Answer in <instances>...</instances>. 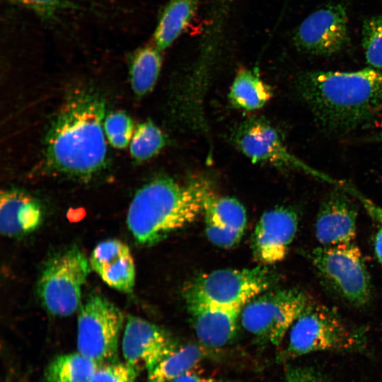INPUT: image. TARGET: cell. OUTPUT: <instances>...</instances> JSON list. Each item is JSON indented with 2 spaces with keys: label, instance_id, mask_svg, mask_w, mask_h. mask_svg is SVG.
I'll return each instance as SVG.
<instances>
[{
  "label": "cell",
  "instance_id": "obj_14",
  "mask_svg": "<svg viewBox=\"0 0 382 382\" xmlns=\"http://www.w3.org/2000/svg\"><path fill=\"white\" fill-rule=\"evenodd\" d=\"M298 225V214L291 208L279 207L263 213L252 237L255 258L264 265L282 261L295 237Z\"/></svg>",
  "mask_w": 382,
  "mask_h": 382
},
{
  "label": "cell",
  "instance_id": "obj_27",
  "mask_svg": "<svg viewBox=\"0 0 382 382\" xmlns=\"http://www.w3.org/2000/svg\"><path fill=\"white\" fill-rule=\"evenodd\" d=\"M139 371L117 361L100 365L88 382H134Z\"/></svg>",
  "mask_w": 382,
  "mask_h": 382
},
{
  "label": "cell",
  "instance_id": "obj_31",
  "mask_svg": "<svg viewBox=\"0 0 382 382\" xmlns=\"http://www.w3.org/2000/svg\"><path fill=\"white\" fill-rule=\"evenodd\" d=\"M171 382H227L221 379L195 374L188 372L187 374L173 380Z\"/></svg>",
  "mask_w": 382,
  "mask_h": 382
},
{
  "label": "cell",
  "instance_id": "obj_11",
  "mask_svg": "<svg viewBox=\"0 0 382 382\" xmlns=\"http://www.w3.org/2000/svg\"><path fill=\"white\" fill-rule=\"evenodd\" d=\"M346 7L332 4L308 15L296 30V48L314 56H330L341 51L349 42Z\"/></svg>",
  "mask_w": 382,
  "mask_h": 382
},
{
  "label": "cell",
  "instance_id": "obj_8",
  "mask_svg": "<svg viewBox=\"0 0 382 382\" xmlns=\"http://www.w3.org/2000/svg\"><path fill=\"white\" fill-rule=\"evenodd\" d=\"M274 277L265 267L225 269L204 274L190 283L185 300L224 306L243 308L249 301L269 289Z\"/></svg>",
  "mask_w": 382,
  "mask_h": 382
},
{
  "label": "cell",
  "instance_id": "obj_13",
  "mask_svg": "<svg viewBox=\"0 0 382 382\" xmlns=\"http://www.w3.org/2000/svg\"><path fill=\"white\" fill-rule=\"evenodd\" d=\"M342 184L334 185L317 213L315 236L320 245L351 243L356 237L358 206Z\"/></svg>",
  "mask_w": 382,
  "mask_h": 382
},
{
  "label": "cell",
  "instance_id": "obj_6",
  "mask_svg": "<svg viewBox=\"0 0 382 382\" xmlns=\"http://www.w3.org/2000/svg\"><path fill=\"white\" fill-rule=\"evenodd\" d=\"M91 268L85 254L75 245L51 256L42 267L37 286L47 311L57 316L74 313Z\"/></svg>",
  "mask_w": 382,
  "mask_h": 382
},
{
  "label": "cell",
  "instance_id": "obj_21",
  "mask_svg": "<svg viewBox=\"0 0 382 382\" xmlns=\"http://www.w3.org/2000/svg\"><path fill=\"white\" fill-rule=\"evenodd\" d=\"M162 50L154 43L139 48L131 57L130 82L137 96H144L155 86L162 66Z\"/></svg>",
  "mask_w": 382,
  "mask_h": 382
},
{
  "label": "cell",
  "instance_id": "obj_25",
  "mask_svg": "<svg viewBox=\"0 0 382 382\" xmlns=\"http://www.w3.org/2000/svg\"><path fill=\"white\" fill-rule=\"evenodd\" d=\"M361 36L362 47L369 66L382 69V16L364 20Z\"/></svg>",
  "mask_w": 382,
  "mask_h": 382
},
{
  "label": "cell",
  "instance_id": "obj_26",
  "mask_svg": "<svg viewBox=\"0 0 382 382\" xmlns=\"http://www.w3.org/2000/svg\"><path fill=\"white\" fill-rule=\"evenodd\" d=\"M103 127L108 141L117 149H124L128 145L134 131L132 118L121 111L107 115Z\"/></svg>",
  "mask_w": 382,
  "mask_h": 382
},
{
  "label": "cell",
  "instance_id": "obj_12",
  "mask_svg": "<svg viewBox=\"0 0 382 382\" xmlns=\"http://www.w3.org/2000/svg\"><path fill=\"white\" fill-rule=\"evenodd\" d=\"M181 345L167 330L142 318L129 316L122 337L125 362L138 371L152 369Z\"/></svg>",
  "mask_w": 382,
  "mask_h": 382
},
{
  "label": "cell",
  "instance_id": "obj_7",
  "mask_svg": "<svg viewBox=\"0 0 382 382\" xmlns=\"http://www.w3.org/2000/svg\"><path fill=\"white\" fill-rule=\"evenodd\" d=\"M310 302L297 289L265 291L243 307L240 320L248 332L278 346Z\"/></svg>",
  "mask_w": 382,
  "mask_h": 382
},
{
  "label": "cell",
  "instance_id": "obj_19",
  "mask_svg": "<svg viewBox=\"0 0 382 382\" xmlns=\"http://www.w3.org/2000/svg\"><path fill=\"white\" fill-rule=\"evenodd\" d=\"M272 97V90L260 77L257 67L240 69L228 93L231 104L245 111L258 110Z\"/></svg>",
  "mask_w": 382,
  "mask_h": 382
},
{
  "label": "cell",
  "instance_id": "obj_16",
  "mask_svg": "<svg viewBox=\"0 0 382 382\" xmlns=\"http://www.w3.org/2000/svg\"><path fill=\"white\" fill-rule=\"evenodd\" d=\"M185 301L196 335L203 346L220 348L232 341L243 308Z\"/></svg>",
  "mask_w": 382,
  "mask_h": 382
},
{
  "label": "cell",
  "instance_id": "obj_30",
  "mask_svg": "<svg viewBox=\"0 0 382 382\" xmlns=\"http://www.w3.org/2000/svg\"><path fill=\"white\" fill-rule=\"evenodd\" d=\"M40 15L49 16L55 12L64 0H11Z\"/></svg>",
  "mask_w": 382,
  "mask_h": 382
},
{
  "label": "cell",
  "instance_id": "obj_5",
  "mask_svg": "<svg viewBox=\"0 0 382 382\" xmlns=\"http://www.w3.org/2000/svg\"><path fill=\"white\" fill-rule=\"evenodd\" d=\"M308 255L323 281L341 299L357 308L370 303L371 277L362 253L354 242L319 245Z\"/></svg>",
  "mask_w": 382,
  "mask_h": 382
},
{
  "label": "cell",
  "instance_id": "obj_3",
  "mask_svg": "<svg viewBox=\"0 0 382 382\" xmlns=\"http://www.w3.org/2000/svg\"><path fill=\"white\" fill-rule=\"evenodd\" d=\"M211 192L204 180L182 183L166 176L156 178L135 193L127 212L128 228L137 242L153 245L195 221Z\"/></svg>",
  "mask_w": 382,
  "mask_h": 382
},
{
  "label": "cell",
  "instance_id": "obj_1",
  "mask_svg": "<svg viewBox=\"0 0 382 382\" xmlns=\"http://www.w3.org/2000/svg\"><path fill=\"white\" fill-rule=\"evenodd\" d=\"M300 98L318 126L333 134L367 127L382 112V70L308 71L296 81Z\"/></svg>",
  "mask_w": 382,
  "mask_h": 382
},
{
  "label": "cell",
  "instance_id": "obj_17",
  "mask_svg": "<svg viewBox=\"0 0 382 382\" xmlns=\"http://www.w3.org/2000/svg\"><path fill=\"white\" fill-rule=\"evenodd\" d=\"M90 264L109 286L129 293L135 282V267L127 245L117 239L99 243L93 249Z\"/></svg>",
  "mask_w": 382,
  "mask_h": 382
},
{
  "label": "cell",
  "instance_id": "obj_4",
  "mask_svg": "<svg viewBox=\"0 0 382 382\" xmlns=\"http://www.w3.org/2000/svg\"><path fill=\"white\" fill-rule=\"evenodd\" d=\"M289 330L282 359L317 352L363 354L368 350L366 328L347 322L333 308L312 301Z\"/></svg>",
  "mask_w": 382,
  "mask_h": 382
},
{
  "label": "cell",
  "instance_id": "obj_23",
  "mask_svg": "<svg viewBox=\"0 0 382 382\" xmlns=\"http://www.w3.org/2000/svg\"><path fill=\"white\" fill-rule=\"evenodd\" d=\"M100 365L81 353L57 357L46 371L47 382H88Z\"/></svg>",
  "mask_w": 382,
  "mask_h": 382
},
{
  "label": "cell",
  "instance_id": "obj_20",
  "mask_svg": "<svg viewBox=\"0 0 382 382\" xmlns=\"http://www.w3.org/2000/svg\"><path fill=\"white\" fill-rule=\"evenodd\" d=\"M198 0H170L154 33V43L162 51L186 29L197 9Z\"/></svg>",
  "mask_w": 382,
  "mask_h": 382
},
{
  "label": "cell",
  "instance_id": "obj_22",
  "mask_svg": "<svg viewBox=\"0 0 382 382\" xmlns=\"http://www.w3.org/2000/svg\"><path fill=\"white\" fill-rule=\"evenodd\" d=\"M205 357L203 347L181 345L148 371L147 382H171L190 372Z\"/></svg>",
  "mask_w": 382,
  "mask_h": 382
},
{
  "label": "cell",
  "instance_id": "obj_15",
  "mask_svg": "<svg viewBox=\"0 0 382 382\" xmlns=\"http://www.w3.org/2000/svg\"><path fill=\"white\" fill-rule=\"evenodd\" d=\"M202 212L206 234L211 243L228 248L239 242L246 226L247 214L238 199L219 197L212 191L204 200Z\"/></svg>",
  "mask_w": 382,
  "mask_h": 382
},
{
  "label": "cell",
  "instance_id": "obj_2",
  "mask_svg": "<svg viewBox=\"0 0 382 382\" xmlns=\"http://www.w3.org/2000/svg\"><path fill=\"white\" fill-rule=\"evenodd\" d=\"M105 113V99L96 91H77L69 96L45 138L49 167L81 178L102 170L107 157L103 128Z\"/></svg>",
  "mask_w": 382,
  "mask_h": 382
},
{
  "label": "cell",
  "instance_id": "obj_29",
  "mask_svg": "<svg viewBox=\"0 0 382 382\" xmlns=\"http://www.w3.org/2000/svg\"><path fill=\"white\" fill-rule=\"evenodd\" d=\"M281 382H325L313 369L307 366H290Z\"/></svg>",
  "mask_w": 382,
  "mask_h": 382
},
{
  "label": "cell",
  "instance_id": "obj_24",
  "mask_svg": "<svg viewBox=\"0 0 382 382\" xmlns=\"http://www.w3.org/2000/svg\"><path fill=\"white\" fill-rule=\"evenodd\" d=\"M130 143V154L137 161H146L157 154L166 145L162 131L151 120L137 125Z\"/></svg>",
  "mask_w": 382,
  "mask_h": 382
},
{
  "label": "cell",
  "instance_id": "obj_10",
  "mask_svg": "<svg viewBox=\"0 0 382 382\" xmlns=\"http://www.w3.org/2000/svg\"><path fill=\"white\" fill-rule=\"evenodd\" d=\"M233 140L238 149L254 163L298 170L333 185L342 183L291 153L279 131L265 119L255 117L244 121L235 131Z\"/></svg>",
  "mask_w": 382,
  "mask_h": 382
},
{
  "label": "cell",
  "instance_id": "obj_9",
  "mask_svg": "<svg viewBox=\"0 0 382 382\" xmlns=\"http://www.w3.org/2000/svg\"><path fill=\"white\" fill-rule=\"evenodd\" d=\"M123 319L120 309L105 297L90 295L78 315L79 352L99 365L116 361Z\"/></svg>",
  "mask_w": 382,
  "mask_h": 382
},
{
  "label": "cell",
  "instance_id": "obj_18",
  "mask_svg": "<svg viewBox=\"0 0 382 382\" xmlns=\"http://www.w3.org/2000/svg\"><path fill=\"white\" fill-rule=\"evenodd\" d=\"M0 202V230L11 238L26 236L41 225L43 210L37 199L15 188L2 190Z\"/></svg>",
  "mask_w": 382,
  "mask_h": 382
},
{
  "label": "cell",
  "instance_id": "obj_28",
  "mask_svg": "<svg viewBox=\"0 0 382 382\" xmlns=\"http://www.w3.org/2000/svg\"><path fill=\"white\" fill-rule=\"evenodd\" d=\"M347 190L348 192L362 204L369 216L376 224V229L374 238V252L382 267V207L365 197L352 184L349 185Z\"/></svg>",
  "mask_w": 382,
  "mask_h": 382
}]
</instances>
